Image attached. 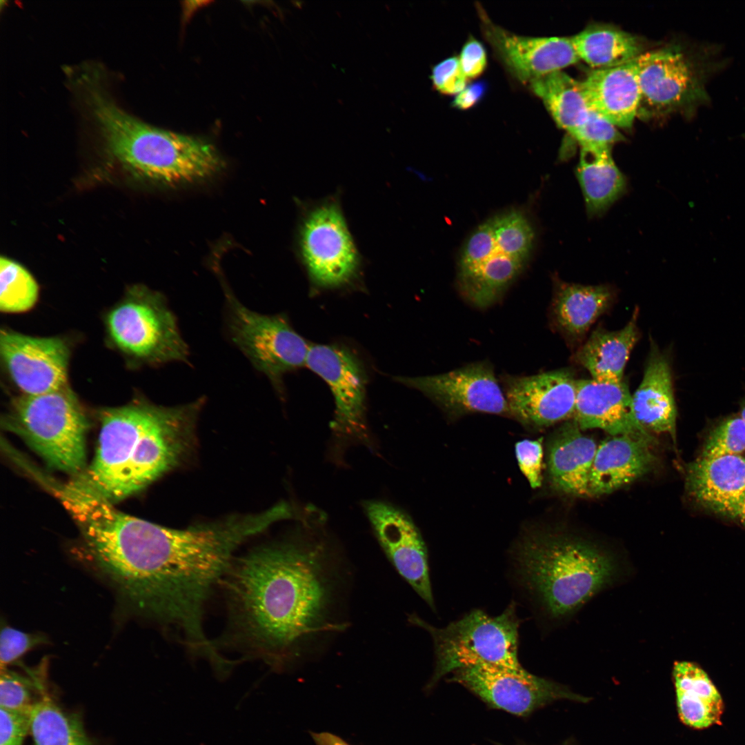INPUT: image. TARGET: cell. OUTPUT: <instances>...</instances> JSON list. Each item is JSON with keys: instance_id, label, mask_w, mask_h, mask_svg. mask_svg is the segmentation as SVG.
Returning a JSON list of instances; mask_svg holds the SVG:
<instances>
[{"instance_id": "obj_1", "label": "cell", "mask_w": 745, "mask_h": 745, "mask_svg": "<svg viewBox=\"0 0 745 745\" xmlns=\"http://www.w3.org/2000/svg\"><path fill=\"white\" fill-rule=\"evenodd\" d=\"M331 549L307 528L260 546L232 562L225 577L237 642L277 668L302 644L343 629L332 618Z\"/></svg>"}, {"instance_id": "obj_2", "label": "cell", "mask_w": 745, "mask_h": 745, "mask_svg": "<svg viewBox=\"0 0 745 745\" xmlns=\"http://www.w3.org/2000/svg\"><path fill=\"white\" fill-rule=\"evenodd\" d=\"M204 403L163 406L141 397L101 410L95 456L75 477L112 503L139 492L181 459Z\"/></svg>"}, {"instance_id": "obj_3", "label": "cell", "mask_w": 745, "mask_h": 745, "mask_svg": "<svg viewBox=\"0 0 745 745\" xmlns=\"http://www.w3.org/2000/svg\"><path fill=\"white\" fill-rule=\"evenodd\" d=\"M509 563L508 579L518 598L548 627L567 621L623 574L617 559L600 546L556 532L524 536Z\"/></svg>"}, {"instance_id": "obj_4", "label": "cell", "mask_w": 745, "mask_h": 745, "mask_svg": "<svg viewBox=\"0 0 745 745\" xmlns=\"http://www.w3.org/2000/svg\"><path fill=\"white\" fill-rule=\"evenodd\" d=\"M89 94L110 153L137 177L176 186L206 179L221 169L223 161L208 142L146 124L94 88Z\"/></svg>"}, {"instance_id": "obj_5", "label": "cell", "mask_w": 745, "mask_h": 745, "mask_svg": "<svg viewBox=\"0 0 745 745\" xmlns=\"http://www.w3.org/2000/svg\"><path fill=\"white\" fill-rule=\"evenodd\" d=\"M4 422L49 467L74 477L86 470L89 424L68 386L48 393L15 398Z\"/></svg>"}, {"instance_id": "obj_6", "label": "cell", "mask_w": 745, "mask_h": 745, "mask_svg": "<svg viewBox=\"0 0 745 745\" xmlns=\"http://www.w3.org/2000/svg\"><path fill=\"white\" fill-rule=\"evenodd\" d=\"M408 621L426 630L431 637L435 657L433 682L473 665L524 668L518 654L522 620L517 613L515 601L498 615L473 608L441 628L430 624L415 613L408 615Z\"/></svg>"}, {"instance_id": "obj_7", "label": "cell", "mask_w": 745, "mask_h": 745, "mask_svg": "<svg viewBox=\"0 0 745 745\" xmlns=\"http://www.w3.org/2000/svg\"><path fill=\"white\" fill-rule=\"evenodd\" d=\"M106 327L111 341L137 365L190 364L177 317L159 292L143 285L130 288L108 312Z\"/></svg>"}, {"instance_id": "obj_8", "label": "cell", "mask_w": 745, "mask_h": 745, "mask_svg": "<svg viewBox=\"0 0 745 745\" xmlns=\"http://www.w3.org/2000/svg\"><path fill=\"white\" fill-rule=\"evenodd\" d=\"M713 50L688 51L668 46L644 52L637 59L640 102L637 116L693 112L709 101L706 82L720 67Z\"/></svg>"}, {"instance_id": "obj_9", "label": "cell", "mask_w": 745, "mask_h": 745, "mask_svg": "<svg viewBox=\"0 0 745 745\" xmlns=\"http://www.w3.org/2000/svg\"><path fill=\"white\" fill-rule=\"evenodd\" d=\"M226 299V325L230 340L279 394L283 377L306 365L310 346L284 315H267L246 308L219 274Z\"/></svg>"}, {"instance_id": "obj_10", "label": "cell", "mask_w": 745, "mask_h": 745, "mask_svg": "<svg viewBox=\"0 0 745 745\" xmlns=\"http://www.w3.org/2000/svg\"><path fill=\"white\" fill-rule=\"evenodd\" d=\"M297 249L315 287H342L358 275L360 255L336 198L304 209L297 230Z\"/></svg>"}, {"instance_id": "obj_11", "label": "cell", "mask_w": 745, "mask_h": 745, "mask_svg": "<svg viewBox=\"0 0 745 745\" xmlns=\"http://www.w3.org/2000/svg\"><path fill=\"white\" fill-rule=\"evenodd\" d=\"M526 263L497 240L488 219L470 234L461 249L457 275L459 292L471 306L487 308L502 297Z\"/></svg>"}, {"instance_id": "obj_12", "label": "cell", "mask_w": 745, "mask_h": 745, "mask_svg": "<svg viewBox=\"0 0 745 745\" xmlns=\"http://www.w3.org/2000/svg\"><path fill=\"white\" fill-rule=\"evenodd\" d=\"M361 506L387 558L435 612L426 546L412 519L402 510L386 501L368 499L364 501Z\"/></svg>"}, {"instance_id": "obj_13", "label": "cell", "mask_w": 745, "mask_h": 745, "mask_svg": "<svg viewBox=\"0 0 745 745\" xmlns=\"http://www.w3.org/2000/svg\"><path fill=\"white\" fill-rule=\"evenodd\" d=\"M395 379L421 392L452 415L468 413L510 415L501 385L488 361L440 375Z\"/></svg>"}, {"instance_id": "obj_14", "label": "cell", "mask_w": 745, "mask_h": 745, "mask_svg": "<svg viewBox=\"0 0 745 745\" xmlns=\"http://www.w3.org/2000/svg\"><path fill=\"white\" fill-rule=\"evenodd\" d=\"M451 673L450 681L464 686L490 705L517 715L528 714L550 701L573 697L559 684L525 668L477 664Z\"/></svg>"}, {"instance_id": "obj_15", "label": "cell", "mask_w": 745, "mask_h": 745, "mask_svg": "<svg viewBox=\"0 0 745 745\" xmlns=\"http://www.w3.org/2000/svg\"><path fill=\"white\" fill-rule=\"evenodd\" d=\"M0 353L23 395H37L68 386L70 350L59 337H36L6 329L1 331Z\"/></svg>"}, {"instance_id": "obj_16", "label": "cell", "mask_w": 745, "mask_h": 745, "mask_svg": "<svg viewBox=\"0 0 745 745\" xmlns=\"http://www.w3.org/2000/svg\"><path fill=\"white\" fill-rule=\"evenodd\" d=\"M510 415L524 425L548 426L573 417L576 382L568 369L501 377Z\"/></svg>"}, {"instance_id": "obj_17", "label": "cell", "mask_w": 745, "mask_h": 745, "mask_svg": "<svg viewBox=\"0 0 745 745\" xmlns=\"http://www.w3.org/2000/svg\"><path fill=\"white\" fill-rule=\"evenodd\" d=\"M478 12L484 37L507 71L521 82L530 83L579 60L570 37L518 35L492 22L480 6Z\"/></svg>"}, {"instance_id": "obj_18", "label": "cell", "mask_w": 745, "mask_h": 745, "mask_svg": "<svg viewBox=\"0 0 745 745\" xmlns=\"http://www.w3.org/2000/svg\"><path fill=\"white\" fill-rule=\"evenodd\" d=\"M306 365L329 386L335 403L332 428L349 435L366 430V375L358 358L337 344L310 346Z\"/></svg>"}, {"instance_id": "obj_19", "label": "cell", "mask_w": 745, "mask_h": 745, "mask_svg": "<svg viewBox=\"0 0 745 745\" xmlns=\"http://www.w3.org/2000/svg\"><path fill=\"white\" fill-rule=\"evenodd\" d=\"M685 487L698 505L735 519L745 496V457L740 455L698 457L688 464Z\"/></svg>"}, {"instance_id": "obj_20", "label": "cell", "mask_w": 745, "mask_h": 745, "mask_svg": "<svg viewBox=\"0 0 745 745\" xmlns=\"http://www.w3.org/2000/svg\"><path fill=\"white\" fill-rule=\"evenodd\" d=\"M573 418L582 430L599 428L611 436L650 437L635 417L632 395L624 381L577 380Z\"/></svg>"}, {"instance_id": "obj_21", "label": "cell", "mask_w": 745, "mask_h": 745, "mask_svg": "<svg viewBox=\"0 0 745 745\" xmlns=\"http://www.w3.org/2000/svg\"><path fill=\"white\" fill-rule=\"evenodd\" d=\"M651 437L617 435L598 446L593 463L588 497L611 493L646 474L655 457Z\"/></svg>"}, {"instance_id": "obj_22", "label": "cell", "mask_w": 745, "mask_h": 745, "mask_svg": "<svg viewBox=\"0 0 745 745\" xmlns=\"http://www.w3.org/2000/svg\"><path fill=\"white\" fill-rule=\"evenodd\" d=\"M637 59L615 67L593 69L582 81L590 108L617 127L630 128L638 115Z\"/></svg>"}, {"instance_id": "obj_23", "label": "cell", "mask_w": 745, "mask_h": 745, "mask_svg": "<svg viewBox=\"0 0 745 745\" xmlns=\"http://www.w3.org/2000/svg\"><path fill=\"white\" fill-rule=\"evenodd\" d=\"M597 446L574 420L565 422L548 446V470L552 486L564 494L588 496Z\"/></svg>"}, {"instance_id": "obj_24", "label": "cell", "mask_w": 745, "mask_h": 745, "mask_svg": "<svg viewBox=\"0 0 745 745\" xmlns=\"http://www.w3.org/2000/svg\"><path fill=\"white\" fill-rule=\"evenodd\" d=\"M632 399L635 417L643 428L675 438L677 408L671 368L668 357L654 343Z\"/></svg>"}, {"instance_id": "obj_25", "label": "cell", "mask_w": 745, "mask_h": 745, "mask_svg": "<svg viewBox=\"0 0 745 745\" xmlns=\"http://www.w3.org/2000/svg\"><path fill=\"white\" fill-rule=\"evenodd\" d=\"M637 310L618 330H595L577 351L576 361L586 368L593 379L617 384L624 381L625 367L639 337Z\"/></svg>"}, {"instance_id": "obj_26", "label": "cell", "mask_w": 745, "mask_h": 745, "mask_svg": "<svg viewBox=\"0 0 745 745\" xmlns=\"http://www.w3.org/2000/svg\"><path fill=\"white\" fill-rule=\"evenodd\" d=\"M551 304L553 322L565 335L578 339L610 307L611 288L557 281Z\"/></svg>"}, {"instance_id": "obj_27", "label": "cell", "mask_w": 745, "mask_h": 745, "mask_svg": "<svg viewBox=\"0 0 745 745\" xmlns=\"http://www.w3.org/2000/svg\"><path fill=\"white\" fill-rule=\"evenodd\" d=\"M673 673L682 721L695 728L720 723L723 701L707 674L689 662H675Z\"/></svg>"}, {"instance_id": "obj_28", "label": "cell", "mask_w": 745, "mask_h": 745, "mask_svg": "<svg viewBox=\"0 0 745 745\" xmlns=\"http://www.w3.org/2000/svg\"><path fill=\"white\" fill-rule=\"evenodd\" d=\"M575 173L590 216L605 212L626 188V178L613 159L611 148L581 149Z\"/></svg>"}, {"instance_id": "obj_29", "label": "cell", "mask_w": 745, "mask_h": 745, "mask_svg": "<svg viewBox=\"0 0 745 745\" xmlns=\"http://www.w3.org/2000/svg\"><path fill=\"white\" fill-rule=\"evenodd\" d=\"M529 84L557 125L573 137L586 121L590 110L582 81L559 70Z\"/></svg>"}, {"instance_id": "obj_30", "label": "cell", "mask_w": 745, "mask_h": 745, "mask_svg": "<svg viewBox=\"0 0 745 745\" xmlns=\"http://www.w3.org/2000/svg\"><path fill=\"white\" fill-rule=\"evenodd\" d=\"M570 39L579 59L594 69L621 66L644 52L635 35L607 25L590 26Z\"/></svg>"}, {"instance_id": "obj_31", "label": "cell", "mask_w": 745, "mask_h": 745, "mask_svg": "<svg viewBox=\"0 0 745 745\" xmlns=\"http://www.w3.org/2000/svg\"><path fill=\"white\" fill-rule=\"evenodd\" d=\"M30 729L35 745H92L79 719L57 705L45 685L31 711Z\"/></svg>"}, {"instance_id": "obj_32", "label": "cell", "mask_w": 745, "mask_h": 745, "mask_svg": "<svg viewBox=\"0 0 745 745\" xmlns=\"http://www.w3.org/2000/svg\"><path fill=\"white\" fill-rule=\"evenodd\" d=\"M0 309L20 312L30 309L38 298V286L21 265L1 257L0 261Z\"/></svg>"}, {"instance_id": "obj_33", "label": "cell", "mask_w": 745, "mask_h": 745, "mask_svg": "<svg viewBox=\"0 0 745 745\" xmlns=\"http://www.w3.org/2000/svg\"><path fill=\"white\" fill-rule=\"evenodd\" d=\"M46 662L37 670H30V677H24L7 668H1L0 706L1 708L23 714H30L35 702L32 691L45 678Z\"/></svg>"}, {"instance_id": "obj_34", "label": "cell", "mask_w": 745, "mask_h": 745, "mask_svg": "<svg viewBox=\"0 0 745 745\" xmlns=\"http://www.w3.org/2000/svg\"><path fill=\"white\" fill-rule=\"evenodd\" d=\"M745 450V421L738 415L720 420L710 430L699 457L740 455Z\"/></svg>"}, {"instance_id": "obj_35", "label": "cell", "mask_w": 745, "mask_h": 745, "mask_svg": "<svg viewBox=\"0 0 745 745\" xmlns=\"http://www.w3.org/2000/svg\"><path fill=\"white\" fill-rule=\"evenodd\" d=\"M573 137L581 149L586 150L612 148L624 139L617 126L591 108L586 121Z\"/></svg>"}, {"instance_id": "obj_36", "label": "cell", "mask_w": 745, "mask_h": 745, "mask_svg": "<svg viewBox=\"0 0 745 745\" xmlns=\"http://www.w3.org/2000/svg\"><path fill=\"white\" fill-rule=\"evenodd\" d=\"M47 642L43 635L28 633L4 626L1 628L0 638L1 668L15 663L28 651Z\"/></svg>"}, {"instance_id": "obj_37", "label": "cell", "mask_w": 745, "mask_h": 745, "mask_svg": "<svg viewBox=\"0 0 745 745\" xmlns=\"http://www.w3.org/2000/svg\"><path fill=\"white\" fill-rule=\"evenodd\" d=\"M467 79L457 57H448L436 64L430 76L434 88L440 93L448 95L462 91L466 87Z\"/></svg>"}, {"instance_id": "obj_38", "label": "cell", "mask_w": 745, "mask_h": 745, "mask_svg": "<svg viewBox=\"0 0 745 745\" xmlns=\"http://www.w3.org/2000/svg\"><path fill=\"white\" fill-rule=\"evenodd\" d=\"M519 466L533 488L542 483L543 449L541 439H524L515 445Z\"/></svg>"}, {"instance_id": "obj_39", "label": "cell", "mask_w": 745, "mask_h": 745, "mask_svg": "<svg viewBox=\"0 0 745 745\" xmlns=\"http://www.w3.org/2000/svg\"><path fill=\"white\" fill-rule=\"evenodd\" d=\"M0 745H23L30 728V714L10 711L1 708Z\"/></svg>"}, {"instance_id": "obj_40", "label": "cell", "mask_w": 745, "mask_h": 745, "mask_svg": "<svg viewBox=\"0 0 745 745\" xmlns=\"http://www.w3.org/2000/svg\"><path fill=\"white\" fill-rule=\"evenodd\" d=\"M459 61L461 69L467 78H476L485 70L487 55L484 46L477 39L470 37L463 46Z\"/></svg>"}, {"instance_id": "obj_41", "label": "cell", "mask_w": 745, "mask_h": 745, "mask_svg": "<svg viewBox=\"0 0 745 745\" xmlns=\"http://www.w3.org/2000/svg\"><path fill=\"white\" fill-rule=\"evenodd\" d=\"M487 90L485 81L473 83L457 95L452 105L459 110H468L477 104L484 97Z\"/></svg>"}, {"instance_id": "obj_42", "label": "cell", "mask_w": 745, "mask_h": 745, "mask_svg": "<svg viewBox=\"0 0 745 745\" xmlns=\"http://www.w3.org/2000/svg\"><path fill=\"white\" fill-rule=\"evenodd\" d=\"M311 735L316 745H350L339 737L327 732L313 733Z\"/></svg>"}, {"instance_id": "obj_43", "label": "cell", "mask_w": 745, "mask_h": 745, "mask_svg": "<svg viewBox=\"0 0 745 745\" xmlns=\"http://www.w3.org/2000/svg\"><path fill=\"white\" fill-rule=\"evenodd\" d=\"M735 519H737L745 526V496L739 506Z\"/></svg>"}, {"instance_id": "obj_44", "label": "cell", "mask_w": 745, "mask_h": 745, "mask_svg": "<svg viewBox=\"0 0 745 745\" xmlns=\"http://www.w3.org/2000/svg\"><path fill=\"white\" fill-rule=\"evenodd\" d=\"M739 415L743 419V420L745 421V399H744V400L743 401V402H742V404L741 405V409H740Z\"/></svg>"}]
</instances>
